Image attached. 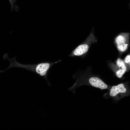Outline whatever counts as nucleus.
Masks as SVG:
<instances>
[{"label": "nucleus", "mask_w": 130, "mask_h": 130, "mask_svg": "<svg viewBox=\"0 0 130 130\" xmlns=\"http://www.w3.org/2000/svg\"><path fill=\"white\" fill-rule=\"evenodd\" d=\"M127 91L124 84L121 83L112 86L110 90L109 95L112 97H117L119 95L123 97L127 93Z\"/></svg>", "instance_id": "f257e3e1"}, {"label": "nucleus", "mask_w": 130, "mask_h": 130, "mask_svg": "<svg viewBox=\"0 0 130 130\" xmlns=\"http://www.w3.org/2000/svg\"><path fill=\"white\" fill-rule=\"evenodd\" d=\"M90 84L92 86L102 90L107 89L108 85L102 80L97 77H92L89 80Z\"/></svg>", "instance_id": "f03ea898"}, {"label": "nucleus", "mask_w": 130, "mask_h": 130, "mask_svg": "<svg viewBox=\"0 0 130 130\" xmlns=\"http://www.w3.org/2000/svg\"><path fill=\"white\" fill-rule=\"evenodd\" d=\"M89 48L88 45L87 44L80 45L73 51L72 54L76 56L81 55L87 52Z\"/></svg>", "instance_id": "7ed1b4c3"}, {"label": "nucleus", "mask_w": 130, "mask_h": 130, "mask_svg": "<svg viewBox=\"0 0 130 130\" xmlns=\"http://www.w3.org/2000/svg\"><path fill=\"white\" fill-rule=\"evenodd\" d=\"M126 40L125 38L123 36L120 35L116 39V41L117 44L125 43Z\"/></svg>", "instance_id": "20e7f679"}, {"label": "nucleus", "mask_w": 130, "mask_h": 130, "mask_svg": "<svg viewBox=\"0 0 130 130\" xmlns=\"http://www.w3.org/2000/svg\"><path fill=\"white\" fill-rule=\"evenodd\" d=\"M117 64L120 68H121L122 70H126V67L123 61L120 58H118L117 62Z\"/></svg>", "instance_id": "39448f33"}, {"label": "nucleus", "mask_w": 130, "mask_h": 130, "mask_svg": "<svg viewBox=\"0 0 130 130\" xmlns=\"http://www.w3.org/2000/svg\"><path fill=\"white\" fill-rule=\"evenodd\" d=\"M117 45V48L120 51H124L127 48L128 44H126L125 43Z\"/></svg>", "instance_id": "423d86ee"}, {"label": "nucleus", "mask_w": 130, "mask_h": 130, "mask_svg": "<svg viewBox=\"0 0 130 130\" xmlns=\"http://www.w3.org/2000/svg\"><path fill=\"white\" fill-rule=\"evenodd\" d=\"M125 71H126L120 69L116 72V75L118 78H121Z\"/></svg>", "instance_id": "0eeeda50"}, {"label": "nucleus", "mask_w": 130, "mask_h": 130, "mask_svg": "<svg viewBox=\"0 0 130 130\" xmlns=\"http://www.w3.org/2000/svg\"><path fill=\"white\" fill-rule=\"evenodd\" d=\"M130 55H127L125 58V62L126 63H128L130 62Z\"/></svg>", "instance_id": "6e6552de"}, {"label": "nucleus", "mask_w": 130, "mask_h": 130, "mask_svg": "<svg viewBox=\"0 0 130 130\" xmlns=\"http://www.w3.org/2000/svg\"><path fill=\"white\" fill-rule=\"evenodd\" d=\"M11 5V9H12L13 8V5L15 0H9Z\"/></svg>", "instance_id": "1a4fd4ad"}]
</instances>
